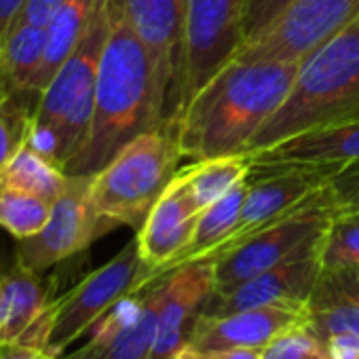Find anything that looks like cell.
<instances>
[{
    "mask_svg": "<svg viewBox=\"0 0 359 359\" xmlns=\"http://www.w3.org/2000/svg\"><path fill=\"white\" fill-rule=\"evenodd\" d=\"M300 62L224 64L177 112L182 156L201 161L245 154L250 142L287 97Z\"/></svg>",
    "mask_w": 359,
    "mask_h": 359,
    "instance_id": "7a4b0ae2",
    "label": "cell"
},
{
    "mask_svg": "<svg viewBox=\"0 0 359 359\" xmlns=\"http://www.w3.org/2000/svg\"><path fill=\"white\" fill-rule=\"evenodd\" d=\"M245 191H248V182H241L229 195H224L216 203L201 210L189 245L180 252V256H175L161 273H167L171 269L189 264L193 260L214 258L224 248V243L233 237V233L237 229L241 208H243V201H245Z\"/></svg>",
    "mask_w": 359,
    "mask_h": 359,
    "instance_id": "ffe728a7",
    "label": "cell"
},
{
    "mask_svg": "<svg viewBox=\"0 0 359 359\" xmlns=\"http://www.w3.org/2000/svg\"><path fill=\"white\" fill-rule=\"evenodd\" d=\"M357 15L359 0H294L266 30L243 43L233 60L302 62Z\"/></svg>",
    "mask_w": 359,
    "mask_h": 359,
    "instance_id": "ba28073f",
    "label": "cell"
},
{
    "mask_svg": "<svg viewBox=\"0 0 359 359\" xmlns=\"http://www.w3.org/2000/svg\"><path fill=\"white\" fill-rule=\"evenodd\" d=\"M336 169L306 165H254L248 175V191L233 237L218 252H226L264 226L281 220L300 203L321 191ZM216 254V256H218ZM214 256V258H216Z\"/></svg>",
    "mask_w": 359,
    "mask_h": 359,
    "instance_id": "8fae6325",
    "label": "cell"
},
{
    "mask_svg": "<svg viewBox=\"0 0 359 359\" xmlns=\"http://www.w3.org/2000/svg\"><path fill=\"white\" fill-rule=\"evenodd\" d=\"M325 235V233H323ZM323 235L306 243L292 258L281 264L258 273L239 285L216 292L210 296L205 315H229L243 309L269 306V304H296L306 306L309 298L321 277V241Z\"/></svg>",
    "mask_w": 359,
    "mask_h": 359,
    "instance_id": "4fadbf2b",
    "label": "cell"
},
{
    "mask_svg": "<svg viewBox=\"0 0 359 359\" xmlns=\"http://www.w3.org/2000/svg\"><path fill=\"white\" fill-rule=\"evenodd\" d=\"M51 201L0 184V229L18 241L34 237L51 216Z\"/></svg>",
    "mask_w": 359,
    "mask_h": 359,
    "instance_id": "4316f807",
    "label": "cell"
},
{
    "mask_svg": "<svg viewBox=\"0 0 359 359\" xmlns=\"http://www.w3.org/2000/svg\"><path fill=\"white\" fill-rule=\"evenodd\" d=\"M26 0H0V47L7 41L9 32L13 30Z\"/></svg>",
    "mask_w": 359,
    "mask_h": 359,
    "instance_id": "d590c367",
    "label": "cell"
},
{
    "mask_svg": "<svg viewBox=\"0 0 359 359\" xmlns=\"http://www.w3.org/2000/svg\"><path fill=\"white\" fill-rule=\"evenodd\" d=\"M121 5L150 51L163 93L167 100L173 97L175 116L182 100L189 0H121Z\"/></svg>",
    "mask_w": 359,
    "mask_h": 359,
    "instance_id": "5bb4252c",
    "label": "cell"
},
{
    "mask_svg": "<svg viewBox=\"0 0 359 359\" xmlns=\"http://www.w3.org/2000/svg\"><path fill=\"white\" fill-rule=\"evenodd\" d=\"M51 302L43 273L15 262L0 275V344L30 342Z\"/></svg>",
    "mask_w": 359,
    "mask_h": 359,
    "instance_id": "d6986e66",
    "label": "cell"
},
{
    "mask_svg": "<svg viewBox=\"0 0 359 359\" xmlns=\"http://www.w3.org/2000/svg\"><path fill=\"white\" fill-rule=\"evenodd\" d=\"M41 95V91L26 87L0 97V169L28 144Z\"/></svg>",
    "mask_w": 359,
    "mask_h": 359,
    "instance_id": "484cf974",
    "label": "cell"
},
{
    "mask_svg": "<svg viewBox=\"0 0 359 359\" xmlns=\"http://www.w3.org/2000/svg\"><path fill=\"white\" fill-rule=\"evenodd\" d=\"M252 171L250 154H229L195 161L193 165L180 169V175L187 182L199 210L216 203L241 182H245Z\"/></svg>",
    "mask_w": 359,
    "mask_h": 359,
    "instance_id": "7402d4cb",
    "label": "cell"
},
{
    "mask_svg": "<svg viewBox=\"0 0 359 359\" xmlns=\"http://www.w3.org/2000/svg\"><path fill=\"white\" fill-rule=\"evenodd\" d=\"M214 359H262V348L254 346H233L212 353Z\"/></svg>",
    "mask_w": 359,
    "mask_h": 359,
    "instance_id": "8d00e7d4",
    "label": "cell"
},
{
    "mask_svg": "<svg viewBox=\"0 0 359 359\" xmlns=\"http://www.w3.org/2000/svg\"><path fill=\"white\" fill-rule=\"evenodd\" d=\"M62 3L64 0H26V5L15 22V26L28 24V26H36V28H47Z\"/></svg>",
    "mask_w": 359,
    "mask_h": 359,
    "instance_id": "1f68e13d",
    "label": "cell"
},
{
    "mask_svg": "<svg viewBox=\"0 0 359 359\" xmlns=\"http://www.w3.org/2000/svg\"><path fill=\"white\" fill-rule=\"evenodd\" d=\"M348 216H355V218H359V212H355V214H348Z\"/></svg>",
    "mask_w": 359,
    "mask_h": 359,
    "instance_id": "f35d334b",
    "label": "cell"
},
{
    "mask_svg": "<svg viewBox=\"0 0 359 359\" xmlns=\"http://www.w3.org/2000/svg\"><path fill=\"white\" fill-rule=\"evenodd\" d=\"M327 187L338 208V216L359 212V163L346 165L332 173Z\"/></svg>",
    "mask_w": 359,
    "mask_h": 359,
    "instance_id": "f546056e",
    "label": "cell"
},
{
    "mask_svg": "<svg viewBox=\"0 0 359 359\" xmlns=\"http://www.w3.org/2000/svg\"><path fill=\"white\" fill-rule=\"evenodd\" d=\"M216 290V260L201 258L167 271V290L148 359H171L189 344L197 317Z\"/></svg>",
    "mask_w": 359,
    "mask_h": 359,
    "instance_id": "9a60e30c",
    "label": "cell"
},
{
    "mask_svg": "<svg viewBox=\"0 0 359 359\" xmlns=\"http://www.w3.org/2000/svg\"><path fill=\"white\" fill-rule=\"evenodd\" d=\"M171 359H214V355L197 351V348H191V346H184L182 351H177Z\"/></svg>",
    "mask_w": 359,
    "mask_h": 359,
    "instance_id": "74e56055",
    "label": "cell"
},
{
    "mask_svg": "<svg viewBox=\"0 0 359 359\" xmlns=\"http://www.w3.org/2000/svg\"><path fill=\"white\" fill-rule=\"evenodd\" d=\"M323 275L332 281V285L359 309V266L338 269V271H323Z\"/></svg>",
    "mask_w": 359,
    "mask_h": 359,
    "instance_id": "d6a6232c",
    "label": "cell"
},
{
    "mask_svg": "<svg viewBox=\"0 0 359 359\" xmlns=\"http://www.w3.org/2000/svg\"><path fill=\"white\" fill-rule=\"evenodd\" d=\"M68 177L70 175L64 169H60L28 144L0 169V184L32 193L51 203L64 193Z\"/></svg>",
    "mask_w": 359,
    "mask_h": 359,
    "instance_id": "cb8c5ba5",
    "label": "cell"
},
{
    "mask_svg": "<svg viewBox=\"0 0 359 359\" xmlns=\"http://www.w3.org/2000/svg\"><path fill=\"white\" fill-rule=\"evenodd\" d=\"M262 359H332L323 340L306 325L294 327L262 348Z\"/></svg>",
    "mask_w": 359,
    "mask_h": 359,
    "instance_id": "f1b7e54d",
    "label": "cell"
},
{
    "mask_svg": "<svg viewBox=\"0 0 359 359\" xmlns=\"http://www.w3.org/2000/svg\"><path fill=\"white\" fill-rule=\"evenodd\" d=\"M0 359H57L49 351L36 344L26 342H9L0 344Z\"/></svg>",
    "mask_w": 359,
    "mask_h": 359,
    "instance_id": "e575fe53",
    "label": "cell"
},
{
    "mask_svg": "<svg viewBox=\"0 0 359 359\" xmlns=\"http://www.w3.org/2000/svg\"><path fill=\"white\" fill-rule=\"evenodd\" d=\"M95 5H97V0H64L60 5L51 24L45 28L47 32L45 55L30 85L32 89L43 93L49 87L51 79L57 74L62 64L70 57V53L81 43L83 34L87 32Z\"/></svg>",
    "mask_w": 359,
    "mask_h": 359,
    "instance_id": "44dd1931",
    "label": "cell"
},
{
    "mask_svg": "<svg viewBox=\"0 0 359 359\" xmlns=\"http://www.w3.org/2000/svg\"><path fill=\"white\" fill-rule=\"evenodd\" d=\"M338 218V208L325 184L294 212L264 226L256 235L218 254L216 260V292L231 290L241 281L264 273L283 260L292 258L306 243L321 237Z\"/></svg>",
    "mask_w": 359,
    "mask_h": 359,
    "instance_id": "52a82bcc",
    "label": "cell"
},
{
    "mask_svg": "<svg viewBox=\"0 0 359 359\" xmlns=\"http://www.w3.org/2000/svg\"><path fill=\"white\" fill-rule=\"evenodd\" d=\"M245 11L248 0H189L184 81L177 112L237 55L245 41Z\"/></svg>",
    "mask_w": 359,
    "mask_h": 359,
    "instance_id": "9c48e42d",
    "label": "cell"
},
{
    "mask_svg": "<svg viewBox=\"0 0 359 359\" xmlns=\"http://www.w3.org/2000/svg\"><path fill=\"white\" fill-rule=\"evenodd\" d=\"M110 32V0H97L87 32L43 91L28 146L60 169L81 154L95 106L102 53Z\"/></svg>",
    "mask_w": 359,
    "mask_h": 359,
    "instance_id": "277c9868",
    "label": "cell"
},
{
    "mask_svg": "<svg viewBox=\"0 0 359 359\" xmlns=\"http://www.w3.org/2000/svg\"><path fill=\"white\" fill-rule=\"evenodd\" d=\"M359 116V15L300 62L283 104L248 146L260 152L292 135Z\"/></svg>",
    "mask_w": 359,
    "mask_h": 359,
    "instance_id": "3957f363",
    "label": "cell"
},
{
    "mask_svg": "<svg viewBox=\"0 0 359 359\" xmlns=\"http://www.w3.org/2000/svg\"><path fill=\"white\" fill-rule=\"evenodd\" d=\"M332 359H359V336L357 334H336L325 340Z\"/></svg>",
    "mask_w": 359,
    "mask_h": 359,
    "instance_id": "836d02e7",
    "label": "cell"
},
{
    "mask_svg": "<svg viewBox=\"0 0 359 359\" xmlns=\"http://www.w3.org/2000/svg\"><path fill=\"white\" fill-rule=\"evenodd\" d=\"M91 175H70L64 193L53 201L47 224L28 239L18 241L15 262L45 273L51 266L81 254L93 241L108 235L89 197Z\"/></svg>",
    "mask_w": 359,
    "mask_h": 359,
    "instance_id": "30bf717a",
    "label": "cell"
},
{
    "mask_svg": "<svg viewBox=\"0 0 359 359\" xmlns=\"http://www.w3.org/2000/svg\"><path fill=\"white\" fill-rule=\"evenodd\" d=\"M173 116L148 47L131 28L121 0H110V32L100 62L91 129L68 175H93L137 135Z\"/></svg>",
    "mask_w": 359,
    "mask_h": 359,
    "instance_id": "6da1fadb",
    "label": "cell"
},
{
    "mask_svg": "<svg viewBox=\"0 0 359 359\" xmlns=\"http://www.w3.org/2000/svg\"><path fill=\"white\" fill-rule=\"evenodd\" d=\"M45 28L20 24L0 47V97L32 85L45 55Z\"/></svg>",
    "mask_w": 359,
    "mask_h": 359,
    "instance_id": "603a6c76",
    "label": "cell"
},
{
    "mask_svg": "<svg viewBox=\"0 0 359 359\" xmlns=\"http://www.w3.org/2000/svg\"><path fill=\"white\" fill-rule=\"evenodd\" d=\"M165 290L167 273L146 281L95 323L91 340L83 348L62 355V359H148Z\"/></svg>",
    "mask_w": 359,
    "mask_h": 359,
    "instance_id": "7c38bea8",
    "label": "cell"
},
{
    "mask_svg": "<svg viewBox=\"0 0 359 359\" xmlns=\"http://www.w3.org/2000/svg\"><path fill=\"white\" fill-rule=\"evenodd\" d=\"M300 325H306V306L296 304H269L229 315L201 313L193 325L187 346L203 353L233 346L264 348L277 336Z\"/></svg>",
    "mask_w": 359,
    "mask_h": 359,
    "instance_id": "2e32d148",
    "label": "cell"
},
{
    "mask_svg": "<svg viewBox=\"0 0 359 359\" xmlns=\"http://www.w3.org/2000/svg\"><path fill=\"white\" fill-rule=\"evenodd\" d=\"M306 327L323 342L336 334L359 336V309L332 285L323 271L306 304Z\"/></svg>",
    "mask_w": 359,
    "mask_h": 359,
    "instance_id": "d4e9b609",
    "label": "cell"
},
{
    "mask_svg": "<svg viewBox=\"0 0 359 359\" xmlns=\"http://www.w3.org/2000/svg\"><path fill=\"white\" fill-rule=\"evenodd\" d=\"M57 359H62V357H57Z\"/></svg>",
    "mask_w": 359,
    "mask_h": 359,
    "instance_id": "ab89813d",
    "label": "cell"
},
{
    "mask_svg": "<svg viewBox=\"0 0 359 359\" xmlns=\"http://www.w3.org/2000/svg\"><path fill=\"white\" fill-rule=\"evenodd\" d=\"M294 0H248L245 11V41L256 39L262 30H266Z\"/></svg>",
    "mask_w": 359,
    "mask_h": 359,
    "instance_id": "4dcf8cb0",
    "label": "cell"
},
{
    "mask_svg": "<svg viewBox=\"0 0 359 359\" xmlns=\"http://www.w3.org/2000/svg\"><path fill=\"white\" fill-rule=\"evenodd\" d=\"M199 214V205L177 171L171 184L150 210L142 229L135 233L142 260L154 275H158L189 245Z\"/></svg>",
    "mask_w": 359,
    "mask_h": 359,
    "instance_id": "e0dca14e",
    "label": "cell"
},
{
    "mask_svg": "<svg viewBox=\"0 0 359 359\" xmlns=\"http://www.w3.org/2000/svg\"><path fill=\"white\" fill-rule=\"evenodd\" d=\"M323 271L359 266V218L338 216L321 241Z\"/></svg>",
    "mask_w": 359,
    "mask_h": 359,
    "instance_id": "83f0119b",
    "label": "cell"
},
{
    "mask_svg": "<svg viewBox=\"0 0 359 359\" xmlns=\"http://www.w3.org/2000/svg\"><path fill=\"white\" fill-rule=\"evenodd\" d=\"M152 277L156 275L142 260L137 239H131L114 258L53 300L43 348L53 357H62L74 340L93 330L106 313Z\"/></svg>",
    "mask_w": 359,
    "mask_h": 359,
    "instance_id": "8992f818",
    "label": "cell"
},
{
    "mask_svg": "<svg viewBox=\"0 0 359 359\" xmlns=\"http://www.w3.org/2000/svg\"><path fill=\"white\" fill-rule=\"evenodd\" d=\"M250 156L254 165H306L338 171L359 163V116L302 131Z\"/></svg>",
    "mask_w": 359,
    "mask_h": 359,
    "instance_id": "ac0fdd59",
    "label": "cell"
},
{
    "mask_svg": "<svg viewBox=\"0 0 359 359\" xmlns=\"http://www.w3.org/2000/svg\"><path fill=\"white\" fill-rule=\"evenodd\" d=\"M177 116L163 118L154 129L137 135L91 175L89 197L97 218L110 231L129 226L135 233L175 177Z\"/></svg>",
    "mask_w": 359,
    "mask_h": 359,
    "instance_id": "5b68a950",
    "label": "cell"
}]
</instances>
